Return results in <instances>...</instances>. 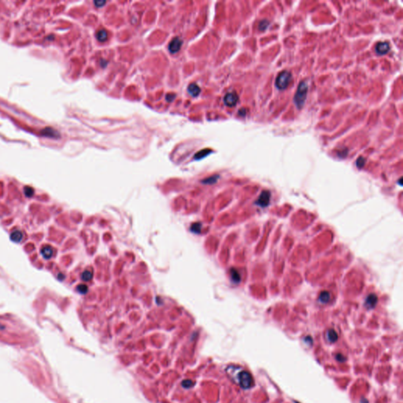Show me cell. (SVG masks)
Here are the masks:
<instances>
[{
	"label": "cell",
	"mask_w": 403,
	"mask_h": 403,
	"mask_svg": "<svg viewBox=\"0 0 403 403\" xmlns=\"http://www.w3.org/2000/svg\"><path fill=\"white\" fill-rule=\"evenodd\" d=\"M226 372L232 378V380L239 384L243 389L247 390L254 386V379L251 374L241 367L230 365L226 368Z\"/></svg>",
	"instance_id": "obj_1"
},
{
	"label": "cell",
	"mask_w": 403,
	"mask_h": 403,
	"mask_svg": "<svg viewBox=\"0 0 403 403\" xmlns=\"http://www.w3.org/2000/svg\"><path fill=\"white\" fill-rule=\"evenodd\" d=\"M308 92V85L305 82H301L300 84L298 87L295 95L294 97V101H295V105L299 109H301L303 107L305 103L306 97H307Z\"/></svg>",
	"instance_id": "obj_2"
},
{
	"label": "cell",
	"mask_w": 403,
	"mask_h": 403,
	"mask_svg": "<svg viewBox=\"0 0 403 403\" xmlns=\"http://www.w3.org/2000/svg\"><path fill=\"white\" fill-rule=\"evenodd\" d=\"M292 80V74L287 70L281 72L276 79V86L278 89L284 90L289 85Z\"/></svg>",
	"instance_id": "obj_3"
},
{
	"label": "cell",
	"mask_w": 403,
	"mask_h": 403,
	"mask_svg": "<svg viewBox=\"0 0 403 403\" xmlns=\"http://www.w3.org/2000/svg\"><path fill=\"white\" fill-rule=\"evenodd\" d=\"M239 96L236 92H229L224 97V103L229 107H233L237 104Z\"/></svg>",
	"instance_id": "obj_4"
},
{
	"label": "cell",
	"mask_w": 403,
	"mask_h": 403,
	"mask_svg": "<svg viewBox=\"0 0 403 403\" xmlns=\"http://www.w3.org/2000/svg\"><path fill=\"white\" fill-rule=\"evenodd\" d=\"M182 44H183V41L179 37H176V38L173 39L169 44V52L173 53V54L178 52L180 48H181Z\"/></svg>",
	"instance_id": "obj_5"
},
{
	"label": "cell",
	"mask_w": 403,
	"mask_h": 403,
	"mask_svg": "<svg viewBox=\"0 0 403 403\" xmlns=\"http://www.w3.org/2000/svg\"><path fill=\"white\" fill-rule=\"evenodd\" d=\"M269 201H270V193L267 191H262V194L260 195L258 199L256 202V204L262 206V207H265V206H268Z\"/></svg>",
	"instance_id": "obj_6"
},
{
	"label": "cell",
	"mask_w": 403,
	"mask_h": 403,
	"mask_svg": "<svg viewBox=\"0 0 403 403\" xmlns=\"http://www.w3.org/2000/svg\"><path fill=\"white\" fill-rule=\"evenodd\" d=\"M390 50V45L388 42H379L376 46V51L377 54L384 55Z\"/></svg>",
	"instance_id": "obj_7"
},
{
	"label": "cell",
	"mask_w": 403,
	"mask_h": 403,
	"mask_svg": "<svg viewBox=\"0 0 403 403\" xmlns=\"http://www.w3.org/2000/svg\"><path fill=\"white\" fill-rule=\"evenodd\" d=\"M377 301H378L377 300V297L375 295H368L366 299V302H365V306L368 307L369 309H372V308H373L376 305Z\"/></svg>",
	"instance_id": "obj_8"
},
{
	"label": "cell",
	"mask_w": 403,
	"mask_h": 403,
	"mask_svg": "<svg viewBox=\"0 0 403 403\" xmlns=\"http://www.w3.org/2000/svg\"><path fill=\"white\" fill-rule=\"evenodd\" d=\"M187 91H188V92L190 93L192 96L196 97V96H198L199 94H200L201 89L200 87H199L196 84H191L190 85L188 86Z\"/></svg>",
	"instance_id": "obj_9"
},
{
	"label": "cell",
	"mask_w": 403,
	"mask_h": 403,
	"mask_svg": "<svg viewBox=\"0 0 403 403\" xmlns=\"http://www.w3.org/2000/svg\"><path fill=\"white\" fill-rule=\"evenodd\" d=\"M327 339H328V342H335L338 340V334L337 332H335V330L333 329H329L327 332Z\"/></svg>",
	"instance_id": "obj_10"
},
{
	"label": "cell",
	"mask_w": 403,
	"mask_h": 403,
	"mask_svg": "<svg viewBox=\"0 0 403 403\" xmlns=\"http://www.w3.org/2000/svg\"><path fill=\"white\" fill-rule=\"evenodd\" d=\"M96 38L99 42H105L108 38V32L107 30L100 29L96 32Z\"/></svg>",
	"instance_id": "obj_11"
},
{
	"label": "cell",
	"mask_w": 403,
	"mask_h": 403,
	"mask_svg": "<svg viewBox=\"0 0 403 403\" xmlns=\"http://www.w3.org/2000/svg\"><path fill=\"white\" fill-rule=\"evenodd\" d=\"M41 254L44 256V258L49 259L51 258L53 254V249L49 246H46L41 250Z\"/></svg>",
	"instance_id": "obj_12"
},
{
	"label": "cell",
	"mask_w": 403,
	"mask_h": 403,
	"mask_svg": "<svg viewBox=\"0 0 403 403\" xmlns=\"http://www.w3.org/2000/svg\"><path fill=\"white\" fill-rule=\"evenodd\" d=\"M10 238L14 242L19 243V242H21V239H23V234L20 232V231H15V232L11 233Z\"/></svg>",
	"instance_id": "obj_13"
},
{
	"label": "cell",
	"mask_w": 403,
	"mask_h": 403,
	"mask_svg": "<svg viewBox=\"0 0 403 403\" xmlns=\"http://www.w3.org/2000/svg\"><path fill=\"white\" fill-rule=\"evenodd\" d=\"M330 297H331V295H330L329 292H323L320 295L319 300L322 303H327L330 300Z\"/></svg>",
	"instance_id": "obj_14"
},
{
	"label": "cell",
	"mask_w": 403,
	"mask_h": 403,
	"mask_svg": "<svg viewBox=\"0 0 403 403\" xmlns=\"http://www.w3.org/2000/svg\"><path fill=\"white\" fill-rule=\"evenodd\" d=\"M231 276H232V279H233V281H236V282L240 281V276L236 269H233L231 270Z\"/></svg>",
	"instance_id": "obj_15"
},
{
	"label": "cell",
	"mask_w": 403,
	"mask_h": 403,
	"mask_svg": "<svg viewBox=\"0 0 403 403\" xmlns=\"http://www.w3.org/2000/svg\"><path fill=\"white\" fill-rule=\"evenodd\" d=\"M269 22L267 21V20L261 21L260 23H259V30H260V31H265V30L269 27Z\"/></svg>",
	"instance_id": "obj_16"
},
{
	"label": "cell",
	"mask_w": 403,
	"mask_h": 403,
	"mask_svg": "<svg viewBox=\"0 0 403 403\" xmlns=\"http://www.w3.org/2000/svg\"><path fill=\"white\" fill-rule=\"evenodd\" d=\"M91 277H92V274L89 271H84L82 273V275H81V278L84 281H89L91 279Z\"/></svg>",
	"instance_id": "obj_17"
},
{
	"label": "cell",
	"mask_w": 403,
	"mask_h": 403,
	"mask_svg": "<svg viewBox=\"0 0 403 403\" xmlns=\"http://www.w3.org/2000/svg\"><path fill=\"white\" fill-rule=\"evenodd\" d=\"M209 153H210V150H202V151H200V152H199V153H198V154H196V155H195V159H200V158H203V157H206V155H208V154H209Z\"/></svg>",
	"instance_id": "obj_18"
},
{
	"label": "cell",
	"mask_w": 403,
	"mask_h": 403,
	"mask_svg": "<svg viewBox=\"0 0 403 403\" xmlns=\"http://www.w3.org/2000/svg\"><path fill=\"white\" fill-rule=\"evenodd\" d=\"M365 159L363 157H358V160H357L356 164H357V166L361 169V168H362L364 166H365Z\"/></svg>",
	"instance_id": "obj_19"
},
{
	"label": "cell",
	"mask_w": 403,
	"mask_h": 403,
	"mask_svg": "<svg viewBox=\"0 0 403 403\" xmlns=\"http://www.w3.org/2000/svg\"><path fill=\"white\" fill-rule=\"evenodd\" d=\"M78 291L82 294H85L87 292V288L86 285H80L78 286Z\"/></svg>",
	"instance_id": "obj_20"
},
{
	"label": "cell",
	"mask_w": 403,
	"mask_h": 403,
	"mask_svg": "<svg viewBox=\"0 0 403 403\" xmlns=\"http://www.w3.org/2000/svg\"><path fill=\"white\" fill-rule=\"evenodd\" d=\"M335 358H336L337 361H340V362H343V361H346V358L343 356V355H342V354H337L336 356H335Z\"/></svg>",
	"instance_id": "obj_21"
},
{
	"label": "cell",
	"mask_w": 403,
	"mask_h": 403,
	"mask_svg": "<svg viewBox=\"0 0 403 403\" xmlns=\"http://www.w3.org/2000/svg\"><path fill=\"white\" fill-rule=\"evenodd\" d=\"M94 3L97 7H102L104 4H106V1H95Z\"/></svg>",
	"instance_id": "obj_22"
},
{
	"label": "cell",
	"mask_w": 403,
	"mask_h": 403,
	"mask_svg": "<svg viewBox=\"0 0 403 403\" xmlns=\"http://www.w3.org/2000/svg\"><path fill=\"white\" fill-rule=\"evenodd\" d=\"M174 98H175V95H173L172 94H169L166 96V100H167L168 102H171Z\"/></svg>",
	"instance_id": "obj_23"
},
{
	"label": "cell",
	"mask_w": 403,
	"mask_h": 403,
	"mask_svg": "<svg viewBox=\"0 0 403 403\" xmlns=\"http://www.w3.org/2000/svg\"><path fill=\"white\" fill-rule=\"evenodd\" d=\"M295 403H299V402H298V401H295Z\"/></svg>",
	"instance_id": "obj_24"
}]
</instances>
